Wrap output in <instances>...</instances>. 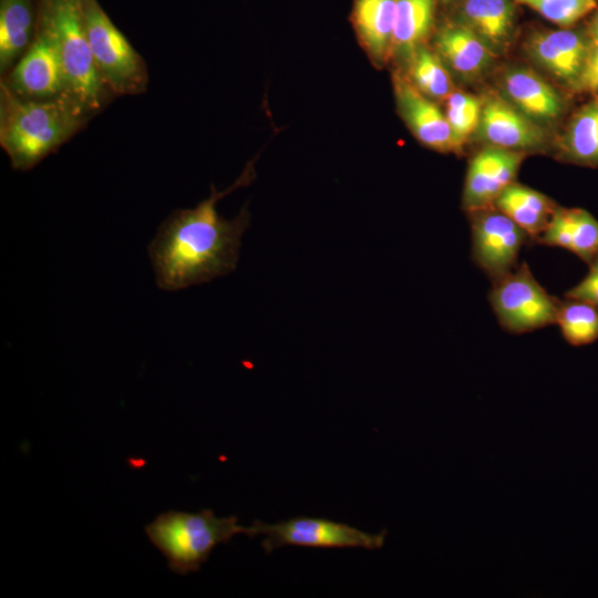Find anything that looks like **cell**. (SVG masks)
<instances>
[{
    "instance_id": "obj_1",
    "label": "cell",
    "mask_w": 598,
    "mask_h": 598,
    "mask_svg": "<svg viewBox=\"0 0 598 598\" xmlns=\"http://www.w3.org/2000/svg\"><path fill=\"white\" fill-rule=\"evenodd\" d=\"M255 161L227 189L212 185L210 196L194 208L173 212L159 226L148 246L158 288L176 291L208 282L236 269L241 237L250 214L244 207L233 219L219 215L217 203L255 178Z\"/></svg>"
},
{
    "instance_id": "obj_2",
    "label": "cell",
    "mask_w": 598,
    "mask_h": 598,
    "mask_svg": "<svg viewBox=\"0 0 598 598\" xmlns=\"http://www.w3.org/2000/svg\"><path fill=\"white\" fill-rule=\"evenodd\" d=\"M92 117L69 95L25 100L0 85V144L16 169L33 168Z\"/></svg>"
},
{
    "instance_id": "obj_3",
    "label": "cell",
    "mask_w": 598,
    "mask_h": 598,
    "mask_svg": "<svg viewBox=\"0 0 598 598\" xmlns=\"http://www.w3.org/2000/svg\"><path fill=\"white\" fill-rule=\"evenodd\" d=\"M39 28L60 56L69 95L92 116L114 96L103 82L86 38L81 0H40Z\"/></svg>"
},
{
    "instance_id": "obj_4",
    "label": "cell",
    "mask_w": 598,
    "mask_h": 598,
    "mask_svg": "<svg viewBox=\"0 0 598 598\" xmlns=\"http://www.w3.org/2000/svg\"><path fill=\"white\" fill-rule=\"evenodd\" d=\"M145 532L167 558L169 569L181 575L197 571L218 544L228 543L235 535L252 537L251 526L239 525L237 516L217 517L210 509L162 513Z\"/></svg>"
},
{
    "instance_id": "obj_5",
    "label": "cell",
    "mask_w": 598,
    "mask_h": 598,
    "mask_svg": "<svg viewBox=\"0 0 598 598\" xmlns=\"http://www.w3.org/2000/svg\"><path fill=\"white\" fill-rule=\"evenodd\" d=\"M83 23L96 69L114 96L144 93L147 66L97 0H81Z\"/></svg>"
},
{
    "instance_id": "obj_6",
    "label": "cell",
    "mask_w": 598,
    "mask_h": 598,
    "mask_svg": "<svg viewBox=\"0 0 598 598\" xmlns=\"http://www.w3.org/2000/svg\"><path fill=\"white\" fill-rule=\"evenodd\" d=\"M489 302L501 326L512 333L554 324L559 305L539 285L526 262L494 281Z\"/></svg>"
},
{
    "instance_id": "obj_7",
    "label": "cell",
    "mask_w": 598,
    "mask_h": 598,
    "mask_svg": "<svg viewBox=\"0 0 598 598\" xmlns=\"http://www.w3.org/2000/svg\"><path fill=\"white\" fill-rule=\"evenodd\" d=\"M591 45L587 31L574 27L532 29L522 43L529 64L569 93L579 92Z\"/></svg>"
},
{
    "instance_id": "obj_8",
    "label": "cell",
    "mask_w": 598,
    "mask_h": 598,
    "mask_svg": "<svg viewBox=\"0 0 598 598\" xmlns=\"http://www.w3.org/2000/svg\"><path fill=\"white\" fill-rule=\"evenodd\" d=\"M252 537L264 535L261 546L266 553L288 546L321 548L379 549L385 538V530L370 534L344 523L319 517H292L275 524L256 520L251 525Z\"/></svg>"
},
{
    "instance_id": "obj_9",
    "label": "cell",
    "mask_w": 598,
    "mask_h": 598,
    "mask_svg": "<svg viewBox=\"0 0 598 598\" xmlns=\"http://www.w3.org/2000/svg\"><path fill=\"white\" fill-rule=\"evenodd\" d=\"M495 91L536 124L551 131L566 115L569 101L558 87L532 65L511 63L495 79Z\"/></svg>"
},
{
    "instance_id": "obj_10",
    "label": "cell",
    "mask_w": 598,
    "mask_h": 598,
    "mask_svg": "<svg viewBox=\"0 0 598 598\" xmlns=\"http://www.w3.org/2000/svg\"><path fill=\"white\" fill-rule=\"evenodd\" d=\"M482 114L475 140L483 146L508 151L543 153L554 146L550 131L536 124L495 90L482 95Z\"/></svg>"
},
{
    "instance_id": "obj_11",
    "label": "cell",
    "mask_w": 598,
    "mask_h": 598,
    "mask_svg": "<svg viewBox=\"0 0 598 598\" xmlns=\"http://www.w3.org/2000/svg\"><path fill=\"white\" fill-rule=\"evenodd\" d=\"M468 216L476 265L493 281L514 270L528 234L494 206L470 212Z\"/></svg>"
},
{
    "instance_id": "obj_12",
    "label": "cell",
    "mask_w": 598,
    "mask_h": 598,
    "mask_svg": "<svg viewBox=\"0 0 598 598\" xmlns=\"http://www.w3.org/2000/svg\"><path fill=\"white\" fill-rule=\"evenodd\" d=\"M1 83L25 100H51L69 95L58 51L39 25L32 44L2 76Z\"/></svg>"
},
{
    "instance_id": "obj_13",
    "label": "cell",
    "mask_w": 598,
    "mask_h": 598,
    "mask_svg": "<svg viewBox=\"0 0 598 598\" xmlns=\"http://www.w3.org/2000/svg\"><path fill=\"white\" fill-rule=\"evenodd\" d=\"M431 41L454 81L463 84L482 81L498 59L474 32L448 17L436 23Z\"/></svg>"
},
{
    "instance_id": "obj_14",
    "label": "cell",
    "mask_w": 598,
    "mask_h": 598,
    "mask_svg": "<svg viewBox=\"0 0 598 598\" xmlns=\"http://www.w3.org/2000/svg\"><path fill=\"white\" fill-rule=\"evenodd\" d=\"M527 154L483 146L470 159L462 194V208L470 213L493 206L515 182Z\"/></svg>"
},
{
    "instance_id": "obj_15",
    "label": "cell",
    "mask_w": 598,
    "mask_h": 598,
    "mask_svg": "<svg viewBox=\"0 0 598 598\" xmlns=\"http://www.w3.org/2000/svg\"><path fill=\"white\" fill-rule=\"evenodd\" d=\"M398 111L413 136L440 153L458 154L451 126L439 103L421 93L402 72L393 74Z\"/></svg>"
},
{
    "instance_id": "obj_16",
    "label": "cell",
    "mask_w": 598,
    "mask_h": 598,
    "mask_svg": "<svg viewBox=\"0 0 598 598\" xmlns=\"http://www.w3.org/2000/svg\"><path fill=\"white\" fill-rule=\"evenodd\" d=\"M447 10L450 19L474 32L496 56L513 48L518 33L514 0H463Z\"/></svg>"
},
{
    "instance_id": "obj_17",
    "label": "cell",
    "mask_w": 598,
    "mask_h": 598,
    "mask_svg": "<svg viewBox=\"0 0 598 598\" xmlns=\"http://www.w3.org/2000/svg\"><path fill=\"white\" fill-rule=\"evenodd\" d=\"M536 241L567 249L589 264L598 255V219L584 208L558 206Z\"/></svg>"
},
{
    "instance_id": "obj_18",
    "label": "cell",
    "mask_w": 598,
    "mask_h": 598,
    "mask_svg": "<svg viewBox=\"0 0 598 598\" xmlns=\"http://www.w3.org/2000/svg\"><path fill=\"white\" fill-rule=\"evenodd\" d=\"M396 0H353L351 22L369 56L384 64L392 55Z\"/></svg>"
},
{
    "instance_id": "obj_19",
    "label": "cell",
    "mask_w": 598,
    "mask_h": 598,
    "mask_svg": "<svg viewBox=\"0 0 598 598\" xmlns=\"http://www.w3.org/2000/svg\"><path fill=\"white\" fill-rule=\"evenodd\" d=\"M40 0H0V72L2 76L32 44Z\"/></svg>"
},
{
    "instance_id": "obj_20",
    "label": "cell",
    "mask_w": 598,
    "mask_h": 598,
    "mask_svg": "<svg viewBox=\"0 0 598 598\" xmlns=\"http://www.w3.org/2000/svg\"><path fill=\"white\" fill-rule=\"evenodd\" d=\"M553 147L563 162L598 167V96L568 117Z\"/></svg>"
},
{
    "instance_id": "obj_21",
    "label": "cell",
    "mask_w": 598,
    "mask_h": 598,
    "mask_svg": "<svg viewBox=\"0 0 598 598\" xmlns=\"http://www.w3.org/2000/svg\"><path fill=\"white\" fill-rule=\"evenodd\" d=\"M439 0H396L392 55L404 62L435 30Z\"/></svg>"
},
{
    "instance_id": "obj_22",
    "label": "cell",
    "mask_w": 598,
    "mask_h": 598,
    "mask_svg": "<svg viewBox=\"0 0 598 598\" xmlns=\"http://www.w3.org/2000/svg\"><path fill=\"white\" fill-rule=\"evenodd\" d=\"M493 206L535 239L546 229L558 207L545 194L516 182L499 194Z\"/></svg>"
},
{
    "instance_id": "obj_23",
    "label": "cell",
    "mask_w": 598,
    "mask_h": 598,
    "mask_svg": "<svg viewBox=\"0 0 598 598\" xmlns=\"http://www.w3.org/2000/svg\"><path fill=\"white\" fill-rule=\"evenodd\" d=\"M403 74L421 93L436 103L444 102L456 87L453 76L429 43L419 47L405 61Z\"/></svg>"
},
{
    "instance_id": "obj_24",
    "label": "cell",
    "mask_w": 598,
    "mask_h": 598,
    "mask_svg": "<svg viewBox=\"0 0 598 598\" xmlns=\"http://www.w3.org/2000/svg\"><path fill=\"white\" fill-rule=\"evenodd\" d=\"M555 323L571 346H586L598 339V309L586 301L570 298L559 301Z\"/></svg>"
},
{
    "instance_id": "obj_25",
    "label": "cell",
    "mask_w": 598,
    "mask_h": 598,
    "mask_svg": "<svg viewBox=\"0 0 598 598\" xmlns=\"http://www.w3.org/2000/svg\"><path fill=\"white\" fill-rule=\"evenodd\" d=\"M443 103L445 117L461 153L477 132L482 114V97L456 86Z\"/></svg>"
},
{
    "instance_id": "obj_26",
    "label": "cell",
    "mask_w": 598,
    "mask_h": 598,
    "mask_svg": "<svg viewBox=\"0 0 598 598\" xmlns=\"http://www.w3.org/2000/svg\"><path fill=\"white\" fill-rule=\"evenodd\" d=\"M558 25L571 28L597 8L596 0H514Z\"/></svg>"
},
{
    "instance_id": "obj_27",
    "label": "cell",
    "mask_w": 598,
    "mask_h": 598,
    "mask_svg": "<svg viewBox=\"0 0 598 598\" xmlns=\"http://www.w3.org/2000/svg\"><path fill=\"white\" fill-rule=\"evenodd\" d=\"M588 266L587 275L565 293V298L582 300L598 309V255Z\"/></svg>"
},
{
    "instance_id": "obj_28",
    "label": "cell",
    "mask_w": 598,
    "mask_h": 598,
    "mask_svg": "<svg viewBox=\"0 0 598 598\" xmlns=\"http://www.w3.org/2000/svg\"><path fill=\"white\" fill-rule=\"evenodd\" d=\"M578 93H590L598 96V44L596 43L591 45Z\"/></svg>"
},
{
    "instance_id": "obj_29",
    "label": "cell",
    "mask_w": 598,
    "mask_h": 598,
    "mask_svg": "<svg viewBox=\"0 0 598 598\" xmlns=\"http://www.w3.org/2000/svg\"><path fill=\"white\" fill-rule=\"evenodd\" d=\"M586 31L592 43L598 44V10L595 12L591 20L589 21Z\"/></svg>"
},
{
    "instance_id": "obj_30",
    "label": "cell",
    "mask_w": 598,
    "mask_h": 598,
    "mask_svg": "<svg viewBox=\"0 0 598 598\" xmlns=\"http://www.w3.org/2000/svg\"><path fill=\"white\" fill-rule=\"evenodd\" d=\"M463 0H439L440 6L450 9L454 7L455 4L462 2Z\"/></svg>"
}]
</instances>
